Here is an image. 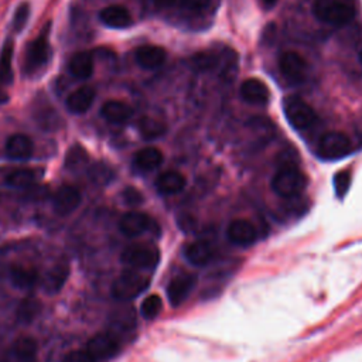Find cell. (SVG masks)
Masks as SVG:
<instances>
[{"instance_id": "cell-25", "label": "cell", "mask_w": 362, "mask_h": 362, "mask_svg": "<svg viewBox=\"0 0 362 362\" xmlns=\"http://www.w3.org/2000/svg\"><path fill=\"white\" fill-rule=\"evenodd\" d=\"M163 163V153L157 147H145L135 154L133 164L139 171H152Z\"/></svg>"}, {"instance_id": "cell-29", "label": "cell", "mask_w": 362, "mask_h": 362, "mask_svg": "<svg viewBox=\"0 0 362 362\" xmlns=\"http://www.w3.org/2000/svg\"><path fill=\"white\" fill-rule=\"evenodd\" d=\"M40 311H41V303L37 299L27 297L23 302H20L16 311V317L19 323L30 324L39 317Z\"/></svg>"}, {"instance_id": "cell-23", "label": "cell", "mask_w": 362, "mask_h": 362, "mask_svg": "<svg viewBox=\"0 0 362 362\" xmlns=\"http://www.w3.org/2000/svg\"><path fill=\"white\" fill-rule=\"evenodd\" d=\"M69 72L76 79H88L94 74V60L89 53H76L69 60Z\"/></svg>"}, {"instance_id": "cell-30", "label": "cell", "mask_w": 362, "mask_h": 362, "mask_svg": "<svg viewBox=\"0 0 362 362\" xmlns=\"http://www.w3.org/2000/svg\"><path fill=\"white\" fill-rule=\"evenodd\" d=\"M139 130L145 139L152 140V139H157L166 133V125L156 118L143 116L139 122Z\"/></svg>"}, {"instance_id": "cell-31", "label": "cell", "mask_w": 362, "mask_h": 362, "mask_svg": "<svg viewBox=\"0 0 362 362\" xmlns=\"http://www.w3.org/2000/svg\"><path fill=\"white\" fill-rule=\"evenodd\" d=\"M218 5V0H180L178 8L189 13L204 15L210 13Z\"/></svg>"}, {"instance_id": "cell-38", "label": "cell", "mask_w": 362, "mask_h": 362, "mask_svg": "<svg viewBox=\"0 0 362 362\" xmlns=\"http://www.w3.org/2000/svg\"><path fill=\"white\" fill-rule=\"evenodd\" d=\"M123 200L128 206L130 207H138L143 203V196L133 187H128L125 192H123Z\"/></svg>"}, {"instance_id": "cell-37", "label": "cell", "mask_w": 362, "mask_h": 362, "mask_svg": "<svg viewBox=\"0 0 362 362\" xmlns=\"http://www.w3.org/2000/svg\"><path fill=\"white\" fill-rule=\"evenodd\" d=\"M62 362H97L94 356L90 355L86 349L85 351H71L62 359Z\"/></svg>"}, {"instance_id": "cell-22", "label": "cell", "mask_w": 362, "mask_h": 362, "mask_svg": "<svg viewBox=\"0 0 362 362\" xmlns=\"http://www.w3.org/2000/svg\"><path fill=\"white\" fill-rule=\"evenodd\" d=\"M101 114L108 122H111L114 125H123L132 118L133 111L125 102L108 101V102L104 104V107L101 109Z\"/></svg>"}, {"instance_id": "cell-21", "label": "cell", "mask_w": 362, "mask_h": 362, "mask_svg": "<svg viewBox=\"0 0 362 362\" xmlns=\"http://www.w3.org/2000/svg\"><path fill=\"white\" fill-rule=\"evenodd\" d=\"M101 22L112 29H126L132 25V16L126 8L108 6L100 13Z\"/></svg>"}, {"instance_id": "cell-26", "label": "cell", "mask_w": 362, "mask_h": 362, "mask_svg": "<svg viewBox=\"0 0 362 362\" xmlns=\"http://www.w3.org/2000/svg\"><path fill=\"white\" fill-rule=\"evenodd\" d=\"M13 51L15 44L12 40H6L0 54V83L11 85L13 82Z\"/></svg>"}, {"instance_id": "cell-15", "label": "cell", "mask_w": 362, "mask_h": 362, "mask_svg": "<svg viewBox=\"0 0 362 362\" xmlns=\"http://www.w3.org/2000/svg\"><path fill=\"white\" fill-rule=\"evenodd\" d=\"M185 187H186L185 175L174 170L164 171L156 178V189L161 196L178 194L180 192L185 190Z\"/></svg>"}, {"instance_id": "cell-39", "label": "cell", "mask_w": 362, "mask_h": 362, "mask_svg": "<svg viewBox=\"0 0 362 362\" xmlns=\"http://www.w3.org/2000/svg\"><path fill=\"white\" fill-rule=\"evenodd\" d=\"M159 8H174L178 6L180 0H153Z\"/></svg>"}, {"instance_id": "cell-1", "label": "cell", "mask_w": 362, "mask_h": 362, "mask_svg": "<svg viewBox=\"0 0 362 362\" xmlns=\"http://www.w3.org/2000/svg\"><path fill=\"white\" fill-rule=\"evenodd\" d=\"M150 286V278L143 272L128 269L114 282L112 296L118 302H130L139 297Z\"/></svg>"}, {"instance_id": "cell-34", "label": "cell", "mask_w": 362, "mask_h": 362, "mask_svg": "<svg viewBox=\"0 0 362 362\" xmlns=\"http://www.w3.org/2000/svg\"><path fill=\"white\" fill-rule=\"evenodd\" d=\"M88 161V156L85 153V150L79 146H74L68 154H67V160L65 164L69 170H79L81 167H83Z\"/></svg>"}, {"instance_id": "cell-24", "label": "cell", "mask_w": 362, "mask_h": 362, "mask_svg": "<svg viewBox=\"0 0 362 362\" xmlns=\"http://www.w3.org/2000/svg\"><path fill=\"white\" fill-rule=\"evenodd\" d=\"M6 152L12 159L16 160L29 159L33 153V142L26 135H13L6 143Z\"/></svg>"}, {"instance_id": "cell-10", "label": "cell", "mask_w": 362, "mask_h": 362, "mask_svg": "<svg viewBox=\"0 0 362 362\" xmlns=\"http://www.w3.org/2000/svg\"><path fill=\"white\" fill-rule=\"evenodd\" d=\"M279 69L290 83H302L307 76V61L295 51L283 53L279 58Z\"/></svg>"}, {"instance_id": "cell-19", "label": "cell", "mask_w": 362, "mask_h": 362, "mask_svg": "<svg viewBox=\"0 0 362 362\" xmlns=\"http://www.w3.org/2000/svg\"><path fill=\"white\" fill-rule=\"evenodd\" d=\"M186 259L194 266H207L215 256V248L207 241H196L185 250Z\"/></svg>"}, {"instance_id": "cell-27", "label": "cell", "mask_w": 362, "mask_h": 362, "mask_svg": "<svg viewBox=\"0 0 362 362\" xmlns=\"http://www.w3.org/2000/svg\"><path fill=\"white\" fill-rule=\"evenodd\" d=\"M37 349L36 340L29 335L18 338L13 344V355L19 362H36Z\"/></svg>"}, {"instance_id": "cell-33", "label": "cell", "mask_w": 362, "mask_h": 362, "mask_svg": "<svg viewBox=\"0 0 362 362\" xmlns=\"http://www.w3.org/2000/svg\"><path fill=\"white\" fill-rule=\"evenodd\" d=\"M161 309H163L161 297L157 295H152L143 300L140 313L146 320H153L161 313Z\"/></svg>"}, {"instance_id": "cell-5", "label": "cell", "mask_w": 362, "mask_h": 362, "mask_svg": "<svg viewBox=\"0 0 362 362\" xmlns=\"http://www.w3.org/2000/svg\"><path fill=\"white\" fill-rule=\"evenodd\" d=\"M283 111L289 123L297 130L310 129L319 122V116L314 109L297 97H290L285 100Z\"/></svg>"}, {"instance_id": "cell-14", "label": "cell", "mask_w": 362, "mask_h": 362, "mask_svg": "<svg viewBox=\"0 0 362 362\" xmlns=\"http://www.w3.org/2000/svg\"><path fill=\"white\" fill-rule=\"evenodd\" d=\"M81 204V194L71 186H62L53 199V208L60 217L72 214Z\"/></svg>"}, {"instance_id": "cell-20", "label": "cell", "mask_w": 362, "mask_h": 362, "mask_svg": "<svg viewBox=\"0 0 362 362\" xmlns=\"http://www.w3.org/2000/svg\"><path fill=\"white\" fill-rule=\"evenodd\" d=\"M68 276H69V267L67 264L61 263V264L53 266L47 272L44 282H43L44 292L48 293L50 296L60 293L61 289L65 286Z\"/></svg>"}, {"instance_id": "cell-41", "label": "cell", "mask_w": 362, "mask_h": 362, "mask_svg": "<svg viewBox=\"0 0 362 362\" xmlns=\"http://www.w3.org/2000/svg\"><path fill=\"white\" fill-rule=\"evenodd\" d=\"M278 2H279V0H262V5L267 9H270V8H274Z\"/></svg>"}, {"instance_id": "cell-11", "label": "cell", "mask_w": 362, "mask_h": 362, "mask_svg": "<svg viewBox=\"0 0 362 362\" xmlns=\"http://www.w3.org/2000/svg\"><path fill=\"white\" fill-rule=\"evenodd\" d=\"M228 238L229 241L241 248H248L253 245L257 239L256 227L248 220H235L228 227Z\"/></svg>"}, {"instance_id": "cell-13", "label": "cell", "mask_w": 362, "mask_h": 362, "mask_svg": "<svg viewBox=\"0 0 362 362\" xmlns=\"http://www.w3.org/2000/svg\"><path fill=\"white\" fill-rule=\"evenodd\" d=\"M241 97L249 105L263 107L269 102V88L257 78H248L241 85Z\"/></svg>"}, {"instance_id": "cell-36", "label": "cell", "mask_w": 362, "mask_h": 362, "mask_svg": "<svg viewBox=\"0 0 362 362\" xmlns=\"http://www.w3.org/2000/svg\"><path fill=\"white\" fill-rule=\"evenodd\" d=\"M29 16H30V8H29V5H27V4H22V5L18 8V11H16V13H15V19H13V29H15L18 33H20V32L26 27L27 22H29Z\"/></svg>"}, {"instance_id": "cell-16", "label": "cell", "mask_w": 362, "mask_h": 362, "mask_svg": "<svg viewBox=\"0 0 362 362\" xmlns=\"http://www.w3.org/2000/svg\"><path fill=\"white\" fill-rule=\"evenodd\" d=\"M135 58L142 68L157 69L166 62L167 53L159 46H142L136 50Z\"/></svg>"}, {"instance_id": "cell-2", "label": "cell", "mask_w": 362, "mask_h": 362, "mask_svg": "<svg viewBox=\"0 0 362 362\" xmlns=\"http://www.w3.org/2000/svg\"><path fill=\"white\" fill-rule=\"evenodd\" d=\"M307 187V177L303 171L296 167L281 168L274 180H272V189L283 199L299 197Z\"/></svg>"}, {"instance_id": "cell-28", "label": "cell", "mask_w": 362, "mask_h": 362, "mask_svg": "<svg viewBox=\"0 0 362 362\" xmlns=\"http://www.w3.org/2000/svg\"><path fill=\"white\" fill-rule=\"evenodd\" d=\"M40 178V171L33 168H19L6 175V185L11 187H29Z\"/></svg>"}, {"instance_id": "cell-7", "label": "cell", "mask_w": 362, "mask_h": 362, "mask_svg": "<svg viewBox=\"0 0 362 362\" xmlns=\"http://www.w3.org/2000/svg\"><path fill=\"white\" fill-rule=\"evenodd\" d=\"M50 57H51V48H50L48 39L44 33L36 40H33L26 48V55H25L26 74H34L41 68H44L50 61Z\"/></svg>"}, {"instance_id": "cell-9", "label": "cell", "mask_w": 362, "mask_h": 362, "mask_svg": "<svg viewBox=\"0 0 362 362\" xmlns=\"http://www.w3.org/2000/svg\"><path fill=\"white\" fill-rule=\"evenodd\" d=\"M121 232L128 238H136L146 232H159L157 224L146 214L132 211L125 214L119 221Z\"/></svg>"}, {"instance_id": "cell-6", "label": "cell", "mask_w": 362, "mask_h": 362, "mask_svg": "<svg viewBox=\"0 0 362 362\" xmlns=\"http://www.w3.org/2000/svg\"><path fill=\"white\" fill-rule=\"evenodd\" d=\"M352 143L349 138L341 132H330L324 135L317 145V154L324 160H337L349 154Z\"/></svg>"}, {"instance_id": "cell-32", "label": "cell", "mask_w": 362, "mask_h": 362, "mask_svg": "<svg viewBox=\"0 0 362 362\" xmlns=\"http://www.w3.org/2000/svg\"><path fill=\"white\" fill-rule=\"evenodd\" d=\"M192 65L196 71H200V72H206V71H213L218 67V57L214 54V53H210V51H201V53H197L192 57Z\"/></svg>"}, {"instance_id": "cell-4", "label": "cell", "mask_w": 362, "mask_h": 362, "mask_svg": "<svg viewBox=\"0 0 362 362\" xmlns=\"http://www.w3.org/2000/svg\"><path fill=\"white\" fill-rule=\"evenodd\" d=\"M121 260L135 270H153L160 262V252L153 245L136 243L128 246L122 252Z\"/></svg>"}, {"instance_id": "cell-12", "label": "cell", "mask_w": 362, "mask_h": 362, "mask_svg": "<svg viewBox=\"0 0 362 362\" xmlns=\"http://www.w3.org/2000/svg\"><path fill=\"white\" fill-rule=\"evenodd\" d=\"M196 286V276L193 275H180L167 286V297L173 307H178L186 302Z\"/></svg>"}, {"instance_id": "cell-8", "label": "cell", "mask_w": 362, "mask_h": 362, "mask_svg": "<svg viewBox=\"0 0 362 362\" xmlns=\"http://www.w3.org/2000/svg\"><path fill=\"white\" fill-rule=\"evenodd\" d=\"M86 351L95 361L111 359L121 351V342L112 333H98L88 341Z\"/></svg>"}, {"instance_id": "cell-3", "label": "cell", "mask_w": 362, "mask_h": 362, "mask_svg": "<svg viewBox=\"0 0 362 362\" xmlns=\"http://www.w3.org/2000/svg\"><path fill=\"white\" fill-rule=\"evenodd\" d=\"M317 20L331 26H345L355 18V9L342 0H317L313 8Z\"/></svg>"}, {"instance_id": "cell-18", "label": "cell", "mask_w": 362, "mask_h": 362, "mask_svg": "<svg viewBox=\"0 0 362 362\" xmlns=\"http://www.w3.org/2000/svg\"><path fill=\"white\" fill-rule=\"evenodd\" d=\"M95 89L90 86H81L68 97L67 108L72 114H85L95 101Z\"/></svg>"}, {"instance_id": "cell-17", "label": "cell", "mask_w": 362, "mask_h": 362, "mask_svg": "<svg viewBox=\"0 0 362 362\" xmlns=\"http://www.w3.org/2000/svg\"><path fill=\"white\" fill-rule=\"evenodd\" d=\"M11 281H12V285L19 290H32L33 288L37 286L40 276L37 269L34 267L15 264L11 269Z\"/></svg>"}, {"instance_id": "cell-42", "label": "cell", "mask_w": 362, "mask_h": 362, "mask_svg": "<svg viewBox=\"0 0 362 362\" xmlns=\"http://www.w3.org/2000/svg\"><path fill=\"white\" fill-rule=\"evenodd\" d=\"M359 61H361V62H362V50H361V51H359Z\"/></svg>"}, {"instance_id": "cell-35", "label": "cell", "mask_w": 362, "mask_h": 362, "mask_svg": "<svg viewBox=\"0 0 362 362\" xmlns=\"http://www.w3.org/2000/svg\"><path fill=\"white\" fill-rule=\"evenodd\" d=\"M351 187V173L349 171H340L334 177V190L338 199H342Z\"/></svg>"}, {"instance_id": "cell-40", "label": "cell", "mask_w": 362, "mask_h": 362, "mask_svg": "<svg viewBox=\"0 0 362 362\" xmlns=\"http://www.w3.org/2000/svg\"><path fill=\"white\" fill-rule=\"evenodd\" d=\"M8 102H9V95H8V93H6V90H5L4 88H0V107L8 104Z\"/></svg>"}]
</instances>
